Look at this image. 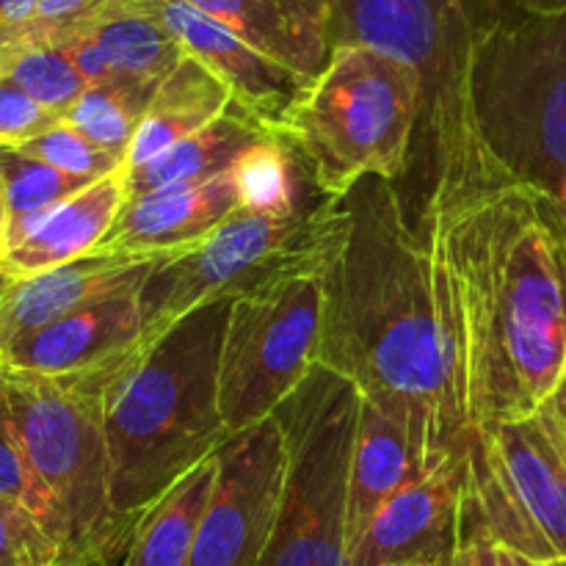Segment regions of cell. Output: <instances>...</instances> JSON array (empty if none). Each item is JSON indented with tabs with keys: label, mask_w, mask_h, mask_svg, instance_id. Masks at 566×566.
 Here are the masks:
<instances>
[{
	"label": "cell",
	"mask_w": 566,
	"mask_h": 566,
	"mask_svg": "<svg viewBox=\"0 0 566 566\" xmlns=\"http://www.w3.org/2000/svg\"><path fill=\"white\" fill-rule=\"evenodd\" d=\"M343 208L346 227L321 271L318 365L352 381L440 468L462 457L470 431L446 271L392 180L365 177Z\"/></svg>",
	"instance_id": "1"
},
{
	"label": "cell",
	"mask_w": 566,
	"mask_h": 566,
	"mask_svg": "<svg viewBox=\"0 0 566 566\" xmlns=\"http://www.w3.org/2000/svg\"><path fill=\"white\" fill-rule=\"evenodd\" d=\"M426 241L451 296L468 429L531 418L566 370V216L509 182L479 193Z\"/></svg>",
	"instance_id": "2"
},
{
	"label": "cell",
	"mask_w": 566,
	"mask_h": 566,
	"mask_svg": "<svg viewBox=\"0 0 566 566\" xmlns=\"http://www.w3.org/2000/svg\"><path fill=\"white\" fill-rule=\"evenodd\" d=\"M227 313V298L202 304L111 374L103 396L111 497L133 523L230 440L219 409Z\"/></svg>",
	"instance_id": "3"
},
{
	"label": "cell",
	"mask_w": 566,
	"mask_h": 566,
	"mask_svg": "<svg viewBox=\"0 0 566 566\" xmlns=\"http://www.w3.org/2000/svg\"><path fill=\"white\" fill-rule=\"evenodd\" d=\"M332 48L363 44L401 61L423 94L426 155L418 232L479 193L509 186L492 166L470 99L473 17L468 0H329Z\"/></svg>",
	"instance_id": "4"
},
{
	"label": "cell",
	"mask_w": 566,
	"mask_h": 566,
	"mask_svg": "<svg viewBox=\"0 0 566 566\" xmlns=\"http://www.w3.org/2000/svg\"><path fill=\"white\" fill-rule=\"evenodd\" d=\"M119 363L59 379L0 374V423L53 506L66 566H122L136 534L138 523L114 509L103 426L105 387Z\"/></svg>",
	"instance_id": "5"
},
{
	"label": "cell",
	"mask_w": 566,
	"mask_h": 566,
	"mask_svg": "<svg viewBox=\"0 0 566 566\" xmlns=\"http://www.w3.org/2000/svg\"><path fill=\"white\" fill-rule=\"evenodd\" d=\"M470 99L503 182L547 193L566 216V11L501 0L490 20L473 22Z\"/></svg>",
	"instance_id": "6"
},
{
	"label": "cell",
	"mask_w": 566,
	"mask_h": 566,
	"mask_svg": "<svg viewBox=\"0 0 566 566\" xmlns=\"http://www.w3.org/2000/svg\"><path fill=\"white\" fill-rule=\"evenodd\" d=\"M423 116L420 81L407 64L363 48H332L307 81L280 136L307 160L321 193L343 199L365 177L401 180Z\"/></svg>",
	"instance_id": "7"
},
{
	"label": "cell",
	"mask_w": 566,
	"mask_h": 566,
	"mask_svg": "<svg viewBox=\"0 0 566 566\" xmlns=\"http://www.w3.org/2000/svg\"><path fill=\"white\" fill-rule=\"evenodd\" d=\"M346 227L343 199H321L291 216L238 208L210 235L166 258L138 291L142 346L208 302H232L287 276L321 274Z\"/></svg>",
	"instance_id": "8"
},
{
	"label": "cell",
	"mask_w": 566,
	"mask_h": 566,
	"mask_svg": "<svg viewBox=\"0 0 566 566\" xmlns=\"http://www.w3.org/2000/svg\"><path fill=\"white\" fill-rule=\"evenodd\" d=\"M285 440V486L274 536L260 566H346L348 470L359 392L324 365L274 412Z\"/></svg>",
	"instance_id": "9"
},
{
	"label": "cell",
	"mask_w": 566,
	"mask_h": 566,
	"mask_svg": "<svg viewBox=\"0 0 566 566\" xmlns=\"http://www.w3.org/2000/svg\"><path fill=\"white\" fill-rule=\"evenodd\" d=\"M321 318V274L232 298L219 359V409L230 437L269 420L318 365Z\"/></svg>",
	"instance_id": "10"
},
{
	"label": "cell",
	"mask_w": 566,
	"mask_h": 566,
	"mask_svg": "<svg viewBox=\"0 0 566 566\" xmlns=\"http://www.w3.org/2000/svg\"><path fill=\"white\" fill-rule=\"evenodd\" d=\"M464 497L497 547L566 564V462L534 415L468 431Z\"/></svg>",
	"instance_id": "11"
},
{
	"label": "cell",
	"mask_w": 566,
	"mask_h": 566,
	"mask_svg": "<svg viewBox=\"0 0 566 566\" xmlns=\"http://www.w3.org/2000/svg\"><path fill=\"white\" fill-rule=\"evenodd\" d=\"M213 492L193 542L191 566H260L274 536L285 486V440L271 415L216 451Z\"/></svg>",
	"instance_id": "12"
},
{
	"label": "cell",
	"mask_w": 566,
	"mask_h": 566,
	"mask_svg": "<svg viewBox=\"0 0 566 566\" xmlns=\"http://www.w3.org/2000/svg\"><path fill=\"white\" fill-rule=\"evenodd\" d=\"M464 453L409 481L346 551V566H451L459 547Z\"/></svg>",
	"instance_id": "13"
},
{
	"label": "cell",
	"mask_w": 566,
	"mask_h": 566,
	"mask_svg": "<svg viewBox=\"0 0 566 566\" xmlns=\"http://www.w3.org/2000/svg\"><path fill=\"white\" fill-rule=\"evenodd\" d=\"M149 3L166 22V28L175 33L186 55L208 66L230 88L235 108L252 116L265 130H282L287 111L307 86L304 77L265 59L230 28L182 0H149Z\"/></svg>",
	"instance_id": "14"
},
{
	"label": "cell",
	"mask_w": 566,
	"mask_h": 566,
	"mask_svg": "<svg viewBox=\"0 0 566 566\" xmlns=\"http://www.w3.org/2000/svg\"><path fill=\"white\" fill-rule=\"evenodd\" d=\"M142 337L144 321L138 291H125L14 340L3 348V365L9 370L50 379L94 374L136 352Z\"/></svg>",
	"instance_id": "15"
},
{
	"label": "cell",
	"mask_w": 566,
	"mask_h": 566,
	"mask_svg": "<svg viewBox=\"0 0 566 566\" xmlns=\"http://www.w3.org/2000/svg\"><path fill=\"white\" fill-rule=\"evenodd\" d=\"M177 254V252H175ZM171 254H86L14 280L0 298V352L53 321L125 291H142Z\"/></svg>",
	"instance_id": "16"
},
{
	"label": "cell",
	"mask_w": 566,
	"mask_h": 566,
	"mask_svg": "<svg viewBox=\"0 0 566 566\" xmlns=\"http://www.w3.org/2000/svg\"><path fill=\"white\" fill-rule=\"evenodd\" d=\"M241 208L230 171L208 182L130 197L94 254H175L216 230Z\"/></svg>",
	"instance_id": "17"
},
{
	"label": "cell",
	"mask_w": 566,
	"mask_h": 566,
	"mask_svg": "<svg viewBox=\"0 0 566 566\" xmlns=\"http://www.w3.org/2000/svg\"><path fill=\"white\" fill-rule=\"evenodd\" d=\"M252 44L265 59L313 81L332 55L329 0H182Z\"/></svg>",
	"instance_id": "18"
},
{
	"label": "cell",
	"mask_w": 566,
	"mask_h": 566,
	"mask_svg": "<svg viewBox=\"0 0 566 566\" xmlns=\"http://www.w3.org/2000/svg\"><path fill=\"white\" fill-rule=\"evenodd\" d=\"M125 199V169L92 182L66 202L39 216L22 232L20 241L11 243L9 252L0 258V274L9 280H25L94 254L119 216Z\"/></svg>",
	"instance_id": "19"
},
{
	"label": "cell",
	"mask_w": 566,
	"mask_h": 566,
	"mask_svg": "<svg viewBox=\"0 0 566 566\" xmlns=\"http://www.w3.org/2000/svg\"><path fill=\"white\" fill-rule=\"evenodd\" d=\"M415 446L412 437L387 418L379 407L359 398L357 437H354L352 470H348L346 551L368 531L376 514L398 490L434 473Z\"/></svg>",
	"instance_id": "20"
},
{
	"label": "cell",
	"mask_w": 566,
	"mask_h": 566,
	"mask_svg": "<svg viewBox=\"0 0 566 566\" xmlns=\"http://www.w3.org/2000/svg\"><path fill=\"white\" fill-rule=\"evenodd\" d=\"M232 105V94L208 66L186 55L169 77L158 83L136 136L127 147L125 169H138L155 155L213 125Z\"/></svg>",
	"instance_id": "21"
},
{
	"label": "cell",
	"mask_w": 566,
	"mask_h": 566,
	"mask_svg": "<svg viewBox=\"0 0 566 566\" xmlns=\"http://www.w3.org/2000/svg\"><path fill=\"white\" fill-rule=\"evenodd\" d=\"M265 136H271V130L258 125L241 108L230 105L227 114L219 116L205 130L193 133L186 142L155 155L149 164L138 166V169H125L127 199L160 191V188L208 182L213 177L227 175L235 166V160L252 144L263 142Z\"/></svg>",
	"instance_id": "22"
},
{
	"label": "cell",
	"mask_w": 566,
	"mask_h": 566,
	"mask_svg": "<svg viewBox=\"0 0 566 566\" xmlns=\"http://www.w3.org/2000/svg\"><path fill=\"white\" fill-rule=\"evenodd\" d=\"M83 33L103 50L114 77L149 86H158L186 59L182 44L149 0H116Z\"/></svg>",
	"instance_id": "23"
},
{
	"label": "cell",
	"mask_w": 566,
	"mask_h": 566,
	"mask_svg": "<svg viewBox=\"0 0 566 566\" xmlns=\"http://www.w3.org/2000/svg\"><path fill=\"white\" fill-rule=\"evenodd\" d=\"M216 470L219 462L210 457L144 512L122 566H191L193 542L213 492Z\"/></svg>",
	"instance_id": "24"
},
{
	"label": "cell",
	"mask_w": 566,
	"mask_h": 566,
	"mask_svg": "<svg viewBox=\"0 0 566 566\" xmlns=\"http://www.w3.org/2000/svg\"><path fill=\"white\" fill-rule=\"evenodd\" d=\"M235 182L238 202L243 210L265 216H291L321 199H307V182L313 186V171L296 147L280 133H271L263 142L252 144L230 169Z\"/></svg>",
	"instance_id": "25"
},
{
	"label": "cell",
	"mask_w": 566,
	"mask_h": 566,
	"mask_svg": "<svg viewBox=\"0 0 566 566\" xmlns=\"http://www.w3.org/2000/svg\"><path fill=\"white\" fill-rule=\"evenodd\" d=\"M155 88L158 86L130 81V77L94 83V86H86V92L66 111L64 122L92 138L99 149L125 160L127 147L142 125Z\"/></svg>",
	"instance_id": "26"
},
{
	"label": "cell",
	"mask_w": 566,
	"mask_h": 566,
	"mask_svg": "<svg viewBox=\"0 0 566 566\" xmlns=\"http://www.w3.org/2000/svg\"><path fill=\"white\" fill-rule=\"evenodd\" d=\"M92 186V180L70 177L53 169L44 160L22 153L20 147L3 144L0 147V191L11 216L9 247L22 238V232L33 224L42 213L55 205L66 202L77 191Z\"/></svg>",
	"instance_id": "27"
},
{
	"label": "cell",
	"mask_w": 566,
	"mask_h": 566,
	"mask_svg": "<svg viewBox=\"0 0 566 566\" xmlns=\"http://www.w3.org/2000/svg\"><path fill=\"white\" fill-rule=\"evenodd\" d=\"M0 81H9L44 111L64 119L86 81L61 44L28 42L0 55Z\"/></svg>",
	"instance_id": "28"
},
{
	"label": "cell",
	"mask_w": 566,
	"mask_h": 566,
	"mask_svg": "<svg viewBox=\"0 0 566 566\" xmlns=\"http://www.w3.org/2000/svg\"><path fill=\"white\" fill-rule=\"evenodd\" d=\"M20 149L33 155V158L44 160L53 169L64 171V175L92 182L125 169V160L99 149L92 138H86L81 130L66 125V122H59V125L50 127L42 136L20 144Z\"/></svg>",
	"instance_id": "29"
},
{
	"label": "cell",
	"mask_w": 566,
	"mask_h": 566,
	"mask_svg": "<svg viewBox=\"0 0 566 566\" xmlns=\"http://www.w3.org/2000/svg\"><path fill=\"white\" fill-rule=\"evenodd\" d=\"M0 566H66L59 542L25 506L0 497Z\"/></svg>",
	"instance_id": "30"
},
{
	"label": "cell",
	"mask_w": 566,
	"mask_h": 566,
	"mask_svg": "<svg viewBox=\"0 0 566 566\" xmlns=\"http://www.w3.org/2000/svg\"><path fill=\"white\" fill-rule=\"evenodd\" d=\"M0 497H3V501H14V503H20V506H25L28 512H31L33 517L44 525V531H48V534L59 542L53 506H50L48 495L42 492L39 481L33 479V473H31V468H28L25 457H22L20 446H17L14 437L9 434V429H6L3 423H0Z\"/></svg>",
	"instance_id": "31"
},
{
	"label": "cell",
	"mask_w": 566,
	"mask_h": 566,
	"mask_svg": "<svg viewBox=\"0 0 566 566\" xmlns=\"http://www.w3.org/2000/svg\"><path fill=\"white\" fill-rule=\"evenodd\" d=\"M114 3L116 0H39L28 42L64 44L86 31Z\"/></svg>",
	"instance_id": "32"
},
{
	"label": "cell",
	"mask_w": 566,
	"mask_h": 566,
	"mask_svg": "<svg viewBox=\"0 0 566 566\" xmlns=\"http://www.w3.org/2000/svg\"><path fill=\"white\" fill-rule=\"evenodd\" d=\"M59 122L64 119H59L55 114L44 111L42 105L33 103L28 94H22L20 88L11 86L9 81H0V147H3V144L20 147V144L48 133L50 127H55Z\"/></svg>",
	"instance_id": "33"
},
{
	"label": "cell",
	"mask_w": 566,
	"mask_h": 566,
	"mask_svg": "<svg viewBox=\"0 0 566 566\" xmlns=\"http://www.w3.org/2000/svg\"><path fill=\"white\" fill-rule=\"evenodd\" d=\"M501 547L481 523L479 512L462 492V523H459V547L451 566H501L497 558Z\"/></svg>",
	"instance_id": "34"
},
{
	"label": "cell",
	"mask_w": 566,
	"mask_h": 566,
	"mask_svg": "<svg viewBox=\"0 0 566 566\" xmlns=\"http://www.w3.org/2000/svg\"><path fill=\"white\" fill-rule=\"evenodd\" d=\"M39 0H0V55L28 42Z\"/></svg>",
	"instance_id": "35"
},
{
	"label": "cell",
	"mask_w": 566,
	"mask_h": 566,
	"mask_svg": "<svg viewBox=\"0 0 566 566\" xmlns=\"http://www.w3.org/2000/svg\"><path fill=\"white\" fill-rule=\"evenodd\" d=\"M534 418L539 420L545 434L551 437V442L566 462V370L562 374V379L553 385V390L547 392L545 401L536 407Z\"/></svg>",
	"instance_id": "36"
},
{
	"label": "cell",
	"mask_w": 566,
	"mask_h": 566,
	"mask_svg": "<svg viewBox=\"0 0 566 566\" xmlns=\"http://www.w3.org/2000/svg\"><path fill=\"white\" fill-rule=\"evenodd\" d=\"M514 3L536 11V14H562V11H566V0H514Z\"/></svg>",
	"instance_id": "37"
},
{
	"label": "cell",
	"mask_w": 566,
	"mask_h": 566,
	"mask_svg": "<svg viewBox=\"0 0 566 566\" xmlns=\"http://www.w3.org/2000/svg\"><path fill=\"white\" fill-rule=\"evenodd\" d=\"M9 232H11V216L9 205H6L3 191H0V258L9 252Z\"/></svg>",
	"instance_id": "38"
},
{
	"label": "cell",
	"mask_w": 566,
	"mask_h": 566,
	"mask_svg": "<svg viewBox=\"0 0 566 566\" xmlns=\"http://www.w3.org/2000/svg\"><path fill=\"white\" fill-rule=\"evenodd\" d=\"M497 558H501V566H553V564H539V562H531V558L517 556V553H509V551H497Z\"/></svg>",
	"instance_id": "39"
},
{
	"label": "cell",
	"mask_w": 566,
	"mask_h": 566,
	"mask_svg": "<svg viewBox=\"0 0 566 566\" xmlns=\"http://www.w3.org/2000/svg\"><path fill=\"white\" fill-rule=\"evenodd\" d=\"M11 282H14V280H9V276H6V274H0V298H3V293L9 291Z\"/></svg>",
	"instance_id": "40"
},
{
	"label": "cell",
	"mask_w": 566,
	"mask_h": 566,
	"mask_svg": "<svg viewBox=\"0 0 566 566\" xmlns=\"http://www.w3.org/2000/svg\"><path fill=\"white\" fill-rule=\"evenodd\" d=\"M3 368H6V365H3V352H0V374H3Z\"/></svg>",
	"instance_id": "41"
},
{
	"label": "cell",
	"mask_w": 566,
	"mask_h": 566,
	"mask_svg": "<svg viewBox=\"0 0 566 566\" xmlns=\"http://www.w3.org/2000/svg\"><path fill=\"white\" fill-rule=\"evenodd\" d=\"M77 566H103V564H77Z\"/></svg>",
	"instance_id": "42"
},
{
	"label": "cell",
	"mask_w": 566,
	"mask_h": 566,
	"mask_svg": "<svg viewBox=\"0 0 566 566\" xmlns=\"http://www.w3.org/2000/svg\"><path fill=\"white\" fill-rule=\"evenodd\" d=\"M553 566H566V564H553Z\"/></svg>",
	"instance_id": "43"
}]
</instances>
